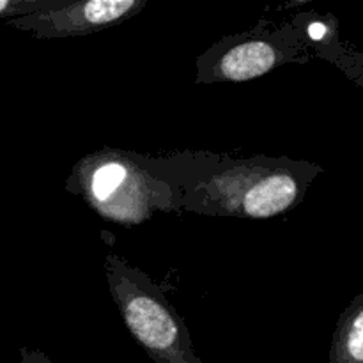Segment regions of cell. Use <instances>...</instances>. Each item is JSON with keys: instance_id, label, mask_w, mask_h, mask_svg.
<instances>
[{"instance_id": "obj_4", "label": "cell", "mask_w": 363, "mask_h": 363, "mask_svg": "<svg viewBox=\"0 0 363 363\" xmlns=\"http://www.w3.org/2000/svg\"><path fill=\"white\" fill-rule=\"evenodd\" d=\"M300 35L291 27L254 30L220 39L197 59V84H241L287 62L307 60Z\"/></svg>"}, {"instance_id": "obj_3", "label": "cell", "mask_w": 363, "mask_h": 363, "mask_svg": "<svg viewBox=\"0 0 363 363\" xmlns=\"http://www.w3.org/2000/svg\"><path fill=\"white\" fill-rule=\"evenodd\" d=\"M110 294L135 342L156 363H202L183 318L142 269L119 255L105 257Z\"/></svg>"}, {"instance_id": "obj_1", "label": "cell", "mask_w": 363, "mask_h": 363, "mask_svg": "<svg viewBox=\"0 0 363 363\" xmlns=\"http://www.w3.org/2000/svg\"><path fill=\"white\" fill-rule=\"evenodd\" d=\"M170 158V179L176 188V209L213 216L272 218L300 204L312 181L323 172L301 160L216 155Z\"/></svg>"}, {"instance_id": "obj_8", "label": "cell", "mask_w": 363, "mask_h": 363, "mask_svg": "<svg viewBox=\"0 0 363 363\" xmlns=\"http://www.w3.org/2000/svg\"><path fill=\"white\" fill-rule=\"evenodd\" d=\"M20 354H21V363H53L45 353H43V351L21 347Z\"/></svg>"}, {"instance_id": "obj_6", "label": "cell", "mask_w": 363, "mask_h": 363, "mask_svg": "<svg viewBox=\"0 0 363 363\" xmlns=\"http://www.w3.org/2000/svg\"><path fill=\"white\" fill-rule=\"evenodd\" d=\"M330 363H363V294L351 301L337 321Z\"/></svg>"}, {"instance_id": "obj_2", "label": "cell", "mask_w": 363, "mask_h": 363, "mask_svg": "<svg viewBox=\"0 0 363 363\" xmlns=\"http://www.w3.org/2000/svg\"><path fill=\"white\" fill-rule=\"evenodd\" d=\"M66 188L80 195L98 215L123 225H138L158 211H174L177 194L169 160L117 149L92 152L77 163Z\"/></svg>"}, {"instance_id": "obj_7", "label": "cell", "mask_w": 363, "mask_h": 363, "mask_svg": "<svg viewBox=\"0 0 363 363\" xmlns=\"http://www.w3.org/2000/svg\"><path fill=\"white\" fill-rule=\"evenodd\" d=\"M60 0H0V20H16L38 11L50 9Z\"/></svg>"}, {"instance_id": "obj_5", "label": "cell", "mask_w": 363, "mask_h": 363, "mask_svg": "<svg viewBox=\"0 0 363 363\" xmlns=\"http://www.w3.org/2000/svg\"><path fill=\"white\" fill-rule=\"evenodd\" d=\"M145 6V0H60L50 9L9 20L7 23L20 30L32 32L39 39L78 38L123 23L140 13Z\"/></svg>"}]
</instances>
